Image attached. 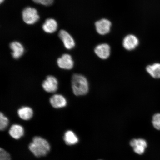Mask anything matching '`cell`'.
Instances as JSON below:
<instances>
[{
	"mask_svg": "<svg viewBox=\"0 0 160 160\" xmlns=\"http://www.w3.org/2000/svg\"><path fill=\"white\" fill-rule=\"evenodd\" d=\"M29 148L35 157H39L47 155L51 147L47 140L41 137H35L30 143Z\"/></svg>",
	"mask_w": 160,
	"mask_h": 160,
	"instance_id": "6da1fadb",
	"label": "cell"
},
{
	"mask_svg": "<svg viewBox=\"0 0 160 160\" xmlns=\"http://www.w3.org/2000/svg\"><path fill=\"white\" fill-rule=\"evenodd\" d=\"M72 87L73 93L77 96L84 95L88 92L89 85L84 76L75 74L72 78Z\"/></svg>",
	"mask_w": 160,
	"mask_h": 160,
	"instance_id": "7a4b0ae2",
	"label": "cell"
},
{
	"mask_svg": "<svg viewBox=\"0 0 160 160\" xmlns=\"http://www.w3.org/2000/svg\"><path fill=\"white\" fill-rule=\"evenodd\" d=\"M22 17L23 21L28 25L34 24L40 18L37 10L31 7H27L23 10Z\"/></svg>",
	"mask_w": 160,
	"mask_h": 160,
	"instance_id": "3957f363",
	"label": "cell"
},
{
	"mask_svg": "<svg viewBox=\"0 0 160 160\" xmlns=\"http://www.w3.org/2000/svg\"><path fill=\"white\" fill-rule=\"evenodd\" d=\"M58 84V83L56 78L52 76H49L43 81L42 87L48 92L53 93L57 91Z\"/></svg>",
	"mask_w": 160,
	"mask_h": 160,
	"instance_id": "277c9868",
	"label": "cell"
},
{
	"mask_svg": "<svg viewBox=\"0 0 160 160\" xmlns=\"http://www.w3.org/2000/svg\"><path fill=\"white\" fill-rule=\"evenodd\" d=\"M112 24L109 20L102 19L96 22L95 25L97 33L101 35H105L109 32Z\"/></svg>",
	"mask_w": 160,
	"mask_h": 160,
	"instance_id": "5b68a950",
	"label": "cell"
},
{
	"mask_svg": "<svg viewBox=\"0 0 160 160\" xmlns=\"http://www.w3.org/2000/svg\"><path fill=\"white\" fill-rule=\"evenodd\" d=\"M58 35L66 49L70 50L74 48V40L68 32L64 30H61L59 32Z\"/></svg>",
	"mask_w": 160,
	"mask_h": 160,
	"instance_id": "8992f818",
	"label": "cell"
},
{
	"mask_svg": "<svg viewBox=\"0 0 160 160\" xmlns=\"http://www.w3.org/2000/svg\"><path fill=\"white\" fill-rule=\"evenodd\" d=\"M130 145L133 148L134 151L136 153L142 155L145 152L147 147V143L143 139H134L130 142Z\"/></svg>",
	"mask_w": 160,
	"mask_h": 160,
	"instance_id": "52a82bcc",
	"label": "cell"
},
{
	"mask_svg": "<svg viewBox=\"0 0 160 160\" xmlns=\"http://www.w3.org/2000/svg\"><path fill=\"white\" fill-rule=\"evenodd\" d=\"M139 44L138 39L134 35H129L124 38L122 45L124 48L128 51L135 49Z\"/></svg>",
	"mask_w": 160,
	"mask_h": 160,
	"instance_id": "ba28073f",
	"label": "cell"
},
{
	"mask_svg": "<svg viewBox=\"0 0 160 160\" xmlns=\"http://www.w3.org/2000/svg\"><path fill=\"white\" fill-rule=\"evenodd\" d=\"M57 64L61 69L70 70L73 68L74 62L71 55L68 54H65L58 59Z\"/></svg>",
	"mask_w": 160,
	"mask_h": 160,
	"instance_id": "9c48e42d",
	"label": "cell"
},
{
	"mask_svg": "<svg viewBox=\"0 0 160 160\" xmlns=\"http://www.w3.org/2000/svg\"><path fill=\"white\" fill-rule=\"evenodd\" d=\"M94 51L100 58L106 59L109 58L111 54V48L108 44H101L95 47Z\"/></svg>",
	"mask_w": 160,
	"mask_h": 160,
	"instance_id": "30bf717a",
	"label": "cell"
},
{
	"mask_svg": "<svg viewBox=\"0 0 160 160\" xmlns=\"http://www.w3.org/2000/svg\"><path fill=\"white\" fill-rule=\"evenodd\" d=\"M12 55L15 59H18L24 52V48L22 44L17 41L13 42L10 45Z\"/></svg>",
	"mask_w": 160,
	"mask_h": 160,
	"instance_id": "8fae6325",
	"label": "cell"
},
{
	"mask_svg": "<svg viewBox=\"0 0 160 160\" xmlns=\"http://www.w3.org/2000/svg\"><path fill=\"white\" fill-rule=\"evenodd\" d=\"M50 102L53 107L55 108H61L66 107L67 101L63 95L56 94L50 98Z\"/></svg>",
	"mask_w": 160,
	"mask_h": 160,
	"instance_id": "7c38bea8",
	"label": "cell"
},
{
	"mask_svg": "<svg viewBox=\"0 0 160 160\" xmlns=\"http://www.w3.org/2000/svg\"><path fill=\"white\" fill-rule=\"evenodd\" d=\"M58 25L57 21L52 18L46 20L42 25V29L45 32L48 33H54L57 30Z\"/></svg>",
	"mask_w": 160,
	"mask_h": 160,
	"instance_id": "4fadbf2b",
	"label": "cell"
},
{
	"mask_svg": "<svg viewBox=\"0 0 160 160\" xmlns=\"http://www.w3.org/2000/svg\"><path fill=\"white\" fill-rule=\"evenodd\" d=\"M24 130L21 125L14 124L11 126L9 129V133L12 137L16 139H18L24 135Z\"/></svg>",
	"mask_w": 160,
	"mask_h": 160,
	"instance_id": "5bb4252c",
	"label": "cell"
},
{
	"mask_svg": "<svg viewBox=\"0 0 160 160\" xmlns=\"http://www.w3.org/2000/svg\"><path fill=\"white\" fill-rule=\"evenodd\" d=\"M146 71L154 78H160V63H156L149 65L146 68Z\"/></svg>",
	"mask_w": 160,
	"mask_h": 160,
	"instance_id": "9a60e30c",
	"label": "cell"
},
{
	"mask_svg": "<svg viewBox=\"0 0 160 160\" xmlns=\"http://www.w3.org/2000/svg\"><path fill=\"white\" fill-rule=\"evenodd\" d=\"M18 115L22 119L27 121L31 118L33 115V111L31 108L28 107H22L18 110Z\"/></svg>",
	"mask_w": 160,
	"mask_h": 160,
	"instance_id": "2e32d148",
	"label": "cell"
},
{
	"mask_svg": "<svg viewBox=\"0 0 160 160\" xmlns=\"http://www.w3.org/2000/svg\"><path fill=\"white\" fill-rule=\"evenodd\" d=\"M64 140L68 145L76 144L79 141L78 138L73 131H68L66 132L64 136Z\"/></svg>",
	"mask_w": 160,
	"mask_h": 160,
	"instance_id": "e0dca14e",
	"label": "cell"
},
{
	"mask_svg": "<svg viewBox=\"0 0 160 160\" xmlns=\"http://www.w3.org/2000/svg\"><path fill=\"white\" fill-rule=\"evenodd\" d=\"M8 124V119L1 112L0 114V129L1 131H4L7 128Z\"/></svg>",
	"mask_w": 160,
	"mask_h": 160,
	"instance_id": "ac0fdd59",
	"label": "cell"
},
{
	"mask_svg": "<svg viewBox=\"0 0 160 160\" xmlns=\"http://www.w3.org/2000/svg\"><path fill=\"white\" fill-rule=\"evenodd\" d=\"M152 123L155 129L160 130V113H156L153 116Z\"/></svg>",
	"mask_w": 160,
	"mask_h": 160,
	"instance_id": "d6986e66",
	"label": "cell"
},
{
	"mask_svg": "<svg viewBox=\"0 0 160 160\" xmlns=\"http://www.w3.org/2000/svg\"><path fill=\"white\" fill-rule=\"evenodd\" d=\"M0 160H11L9 153L2 148L0 149Z\"/></svg>",
	"mask_w": 160,
	"mask_h": 160,
	"instance_id": "ffe728a7",
	"label": "cell"
},
{
	"mask_svg": "<svg viewBox=\"0 0 160 160\" xmlns=\"http://www.w3.org/2000/svg\"><path fill=\"white\" fill-rule=\"evenodd\" d=\"M54 0H41L40 4L46 6H49L52 4Z\"/></svg>",
	"mask_w": 160,
	"mask_h": 160,
	"instance_id": "44dd1931",
	"label": "cell"
},
{
	"mask_svg": "<svg viewBox=\"0 0 160 160\" xmlns=\"http://www.w3.org/2000/svg\"><path fill=\"white\" fill-rule=\"evenodd\" d=\"M34 2H35L36 3L40 4V1L41 0H32Z\"/></svg>",
	"mask_w": 160,
	"mask_h": 160,
	"instance_id": "7402d4cb",
	"label": "cell"
},
{
	"mask_svg": "<svg viewBox=\"0 0 160 160\" xmlns=\"http://www.w3.org/2000/svg\"><path fill=\"white\" fill-rule=\"evenodd\" d=\"M5 0H0V2H1V3H2Z\"/></svg>",
	"mask_w": 160,
	"mask_h": 160,
	"instance_id": "603a6c76",
	"label": "cell"
}]
</instances>
